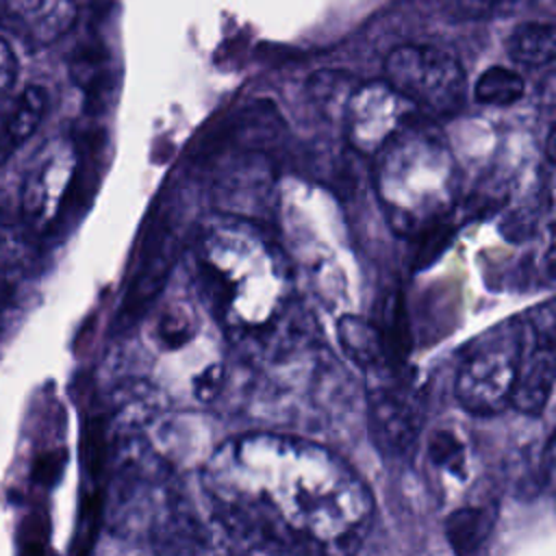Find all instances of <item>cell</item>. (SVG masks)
I'll use <instances>...</instances> for the list:
<instances>
[{
  "label": "cell",
  "mask_w": 556,
  "mask_h": 556,
  "mask_svg": "<svg viewBox=\"0 0 556 556\" xmlns=\"http://www.w3.org/2000/svg\"><path fill=\"white\" fill-rule=\"evenodd\" d=\"M211 517L245 552H348L363 541L374 497L332 450L289 434L222 443L200 473Z\"/></svg>",
  "instance_id": "obj_1"
},
{
  "label": "cell",
  "mask_w": 556,
  "mask_h": 556,
  "mask_svg": "<svg viewBox=\"0 0 556 556\" xmlns=\"http://www.w3.org/2000/svg\"><path fill=\"white\" fill-rule=\"evenodd\" d=\"M195 287L232 339L267 337L291 298L280 248L250 217H226L206 228L193 250Z\"/></svg>",
  "instance_id": "obj_2"
},
{
  "label": "cell",
  "mask_w": 556,
  "mask_h": 556,
  "mask_svg": "<svg viewBox=\"0 0 556 556\" xmlns=\"http://www.w3.org/2000/svg\"><path fill=\"white\" fill-rule=\"evenodd\" d=\"M371 156L376 193L391 228L413 235L450 215L458 178L437 128L410 117Z\"/></svg>",
  "instance_id": "obj_3"
},
{
  "label": "cell",
  "mask_w": 556,
  "mask_h": 556,
  "mask_svg": "<svg viewBox=\"0 0 556 556\" xmlns=\"http://www.w3.org/2000/svg\"><path fill=\"white\" fill-rule=\"evenodd\" d=\"M528 334V321L510 319L467 345L454 378V395L467 413L491 417L508 408Z\"/></svg>",
  "instance_id": "obj_4"
},
{
  "label": "cell",
  "mask_w": 556,
  "mask_h": 556,
  "mask_svg": "<svg viewBox=\"0 0 556 556\" xmlns=\"http://www.w3.org/2000/svg\"><path fill=\"white\" fill-rule=\"evenodd\" d=\"M384 80L421 113L430 117L452 115L463 109L467 80L463 65L450 52L404 43L384 59Z\"/></svg>",
  "instance_id": "obj_5"
},
{
  "label": "cell",
  "mask_w": 556,
  "mask_h": 556,
  "mask_svg": "<svg viewBox=\"0 0 556 556\" xmlns=\"http://www.w3.org/2000/svg\"><path fill=\"white\" fill-rule=\"evenodd\" d=\"M367 426L371 439L382 452L402 456L419 437L424 402L417 389L402 380L391 365L367 371Z\"/></svg>",
  "instance_id": "obj_6"
},
{
  "label": "cell",
  "mask_w": 556,
  "mask_h": 556,
  "mask_svg": "<svg viewBox=\"0 0 556 556\" xmlns=\"http://www.w3.org/2000/svg\"><path fill=\"white\" fill-rule=\"evenodd\" d=\"M413 104L404 100L384 78L356 85L343 106L348 143L371 156L406 119L413 117Z\"/></svg>",
  "instance_id": "obj_7"
},
{
  "label": "cell",
  "mask_w": 556,
  "mask_h": 556,
  "mask_svg": "<svg viewBox=\"0 0 556 556\" xmlns=\"http://www.w3.org/2000/svg\"><path fill=\"white\" fill-rule=\"evenodd\" d=\"M528 328L530 334L519 361L508 406L526 415H539L547 406L556 380L554 328H534L530 321Z\"/></svg>",
  "instance_id": "obj_8"
},
{
  "label": "cell",
  "mask_w": 556,
  "mask_h": 556,
  "mask_svg": "<svg viewBox=\"0 0 556 556\" xmlns=\"http://www.w3.org/2000/svg\"><path fill=\"white\" fill-rule=\"evenodd\" d=\"M74 156L70 148H52L41 154L35 169L24 180L22 217L35 230L52 219L72 178Z\"/></svg>",
  "instance_id": "obj_9"
},
{
  "label": "cell",
  "mask_w": 556,
  "mask_h": 556,
  "mask_svg": "<svg viewBox=\"0 0 556 556\" xmlns=\"http://www.w3.org/2000/svg\"><path fill=\"white\" fill-rule=\"evenodd\" d=\"M174 248H176V237H172V230L165 224L159 222L150 226L146 245H143L141 267L126 295V304H124L126 317L143 315V311L161 293L174 263Z\"/></svg>",
  "instance_id": "obj_10"
},
{
  "label": "cell",
  "mask_w": 556,
  "mask_h": 556,
  "mask_svg": "<svg viewBox=\"0 0 556 556\" xmlns=\"http://www.w3.org/2000/svg\"><path fill=\"white\" fill-rule=\"evenodd\" d=\"M9 17L37 43L61 39L76 22L74 0H7Z\"/></svg>",
  "instance_id": "obj_11"
},
{
  "label": "cell",
  "mask_w": 556,
  "mask_h": 556,
  "mask_svg": "<svg viewBox=\"0 0 556 556\" xmlns=\"http://www.w3.org/2000/svg\"><path fill=\"white\" fill-rule=\"evenodd\" d=\"M48 96L39 85L26 87L0 117V165H4L39 128Z\"/></svg>",
  "instance_id": "obj_12"
},
{
  "label": "cell",
  "mask_w": 556,
  "mask_h": 556,
  "mask_svg": "<svg viewBox=\"0 0 556 556\" xmlns=\"http://www.w3.org/2000/svg\"><path fill=\"white\" fill-rule=\"evenodd\" d=\"M337 339L345 356L365 374L389 365L384 332L361 315H341L337 321Z\"/></svg>",
  "instance_id": "obj_13"
},
{
  "label": "cell",
  "mask_w": 556,
  "mask_h": 556,
  "mask_svg": "<svg viewBox=\"0 0 556 556\" xmlns=\"http://www.w3.org/2000/svg\"><path fill=\"white\" fill-rule=\"evenodd\" d=\"M508 54L526 67L549 65L556 56V30L552 22H526L508 37Z\"/></svg>",
  "instance_id": "obj_14"
},
{
  "label": "cell",
  "mask_w": 556,
  "mask_h": 556,
  "mask_svg": "<svg viewBox=\"0 0 556 556\" xmlns=\"http://www.w3.org/2000/svg\"><path fill=\"white\" fill-rule=\"evenodd\" d=\"M493 530V517L486 508L463 506L445 519V539L456 554L478 552Z\"/></svg>",
  "instance_id": "obj_15"
},
{
  "label": "cell",
  "mask_w": 556,
  "mask_h": 556,
  "mask_svg": "<svg viewBox=\"0 0 556 556\" xmlns=\"http://www.w3.org/2000/svg\"><path fill=\"white\" fill-rule=\"evenodd\" d=\"M33 228L26 219L0 206V274H15L26 267L33 256Z\"/></svg>",
  "instance_id": "obj_16"
},
{
  "label": "cell",
  "mask_w": 556,
  "mask_h": 556,
  "mask_svg": "<svg viewBox=\"0 0 556 556\" xmlns=\"http://www.w3.org/2000/svg\"><path fill=\"white\" fill-rule=\"evenodd\" d=\"M523 91L526 83L521 74L504 65H493L484 70L473 85L476 102L486 106H510L517 100H521Z\"/></svg>",
  "instance_id": "obj_17"
},
{
  "label": "cell",
  "mask_w": 556,
  "mask_h": 556,
  "mask_svg": "<svg viewBox=\"0 0 556 556\" xmlns=\"http://www.w3.org/2000/svg\"><path fill=\"white\" fill-rule=\"evenodd\" d=\"M354 87L356 85H354L352 76L341 70H321V72L313 74L308 80L311 98L319 106L330 109V111H341V113H343V106Z\"/></svg>",
  "instance_id": "obj_18"
},
{
  "label": "cell",
  "mask_w": 556,
  "mask_h": 556,
  "mask_svg": "<svg viewBox=\"0 0 556 556\" xmlns=\"http://www.w3.org/2000/svg\"><path fill=\"white\" fill-rule=\"evenodd\" d=\"M530 0H445V13L454 20H489L510 15Z\"/></svg>",
  "instance_id": "obj_19"
},
{
  "label": "cell",
  "mask_w": 556,
  "mask_h": 556,
  "mask_svg": "<svg viewBox=\"0 0 556 556\" xmlns=\"http://www.w3.org/2000/svg\"><path fill=\"white\" fill-rule=\"evenodd\" d=\"M428 458L434 467H443L456 476H465V445L450 430H439L428 441Z\"/></svg>",
  "instance_id": "obj_20"
},
{
  "label": "cell",
  "mask_w": 556,
  "mask_h": 556,
  "mask_svg": "<svg viewBox=\"0 0 556 556\" xmlns=\"http://www.w3.org/2000/svg\"><path fill=\"white\" fill-rule=\"evenodd\" d=\"M191 337V324L180 311H165L159 319V339L167 348H176Z\"/></svg>",
  "instance_id": "obj_21"
},
{
  "label": "cell",
  "mask_w": 556,
  "mask_h": 556,
  "mask_svg": "<svg viewBox=\"0 0 556 556\" xmlns=\"http://www.w3.org/2000/svg\"><path fill=\"white\" fill-rule=\"evenodd\" d=\"M17 80V56L9 41L0 37V93H7Z\"/></svg>",
  "instance_id": "obj_22"
},
{
  "label": "cell",
  "mask_w": 556,
  "mask_h": 556,
  "mask_svg": "<svg viewBox=\"0 0 556 556\" xmlns=\"http://www.w3.org/2000/svg\"><path fill=\"white\" fill-rule=\"evenodd\" d=\"M545 146H547V161L552 163V161H554V132H552V130H549V135H547Z\"/></svg>",
  "instance_id": "obj_23"
}]
</instances>
